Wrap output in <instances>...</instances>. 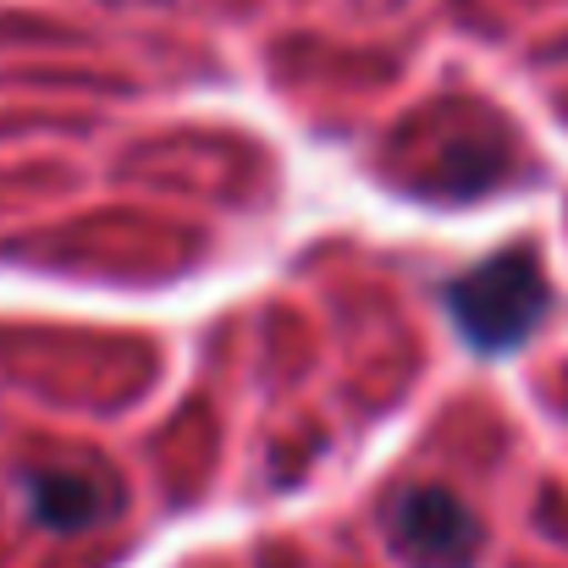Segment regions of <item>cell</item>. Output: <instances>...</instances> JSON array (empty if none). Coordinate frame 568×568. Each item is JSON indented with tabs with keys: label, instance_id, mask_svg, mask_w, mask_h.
<instances>
[{
	"label": "cell",
	"instance_id": "3957f363",
	"mask_svg": "<svg viewBox=\"0 0 568 568\" xmlns=\"http://www.w3.org/2000/svg\"><path fill=\"white\" fill-rule=\"evenodd\" d=\"M33 514L55 530H83L100 519V486L89 475H72V469H44L33 475Z\"/></svg>",
	"mask_w": 568,
	"mask_h": 568
},
{
	"label": "cell",
	"instance_id": "6da1fadb",
	"mask_svg": "<svg viewBox=\"0 0 568 568\" xmlns=\"http://www.w3.org/2000/svg\"><path fill=\"white\" fill-rule=\"evenodd\" d=\"M447 310L464 332L469 348L480 354H508L519 348L541 315L552 310V293H547V271L530 248H508L475 271H464L453 287H447Z\"/></svg>",
	"mask_w": 568,
	"mask_h": 568
},
{
	"label": "cell",
	"instance_id": "7a4b0ae2",
	"mask_svg": "<svg viewBox=\"0 0 568 568\" xmlns=\"http://www.w3.org/2000/svg\"><path fill=\"white\" fill-rule=\"evenodd\" d=\"M386 541L414 568H469L480 552V519L442 486H408L386 514Z\"/></svg>",
	"mask_w": 568,
	"mask_h": 568
}]
</instances>
